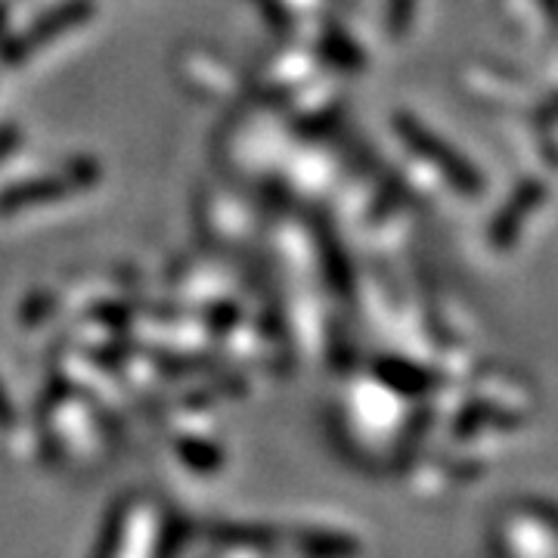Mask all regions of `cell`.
<instances>
[{
    "label": "cell",
    "mask_w": 558,
    "mask_h": 558,
    "mask_svg": "<svg viewBox=\"0 0 558 558\" xmlns=\"http://www.w3.org/2000/svg\"><path fill=\"white\" fill-rule=\"evenodd\" d=\"M69 186H72V180L69 178H47V180H40V183H28V186L20 190L16 196H10V205H28V202H35V199L65 196V193H69Z\"/></svg>",
    "instance_id": "cell-1"
}]
</instances>
